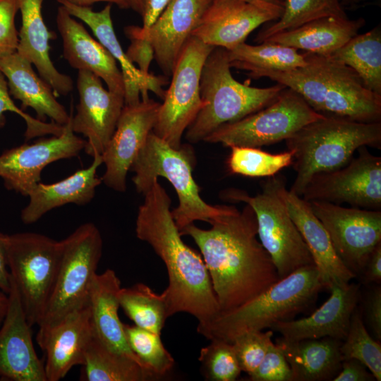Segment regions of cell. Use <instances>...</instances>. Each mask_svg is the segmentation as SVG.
Here are the masks:
<instances>
[{"label": "cell", "instance_id": "cell-1", "mask_svg": "<svg viewBox=\"0 0 381 381\" xmlns=\"http://www.w3.org/2000/svg\"><path fill=\"white\" fill-rule=\"evenodd\" d=\"M203 229L190 224L180 231L198 246L211 279L219 313L258 296L280 279L267 251L257 238L252 207L235 209L210 222Z\"/></svg>", "mask_w": 381, "mask_h": 381}, {"label": "cell", "instance_id": "cell-2", "mask_svg": "<svg viewBox=\"0 0 381 381\" xmlns=\"http://www.w3.org/2000/svg\"><path fill=\"white\" fill-rule=\"evenodd\" d=\"M138 208L135 233L149 243L167 268L169 284L163 291L169 318L187 313L205 325L219 313V307L202 257L182 240L171 214V200L156 179Z\"/></svg>", "mask_w": 381, "mask_h": 381}, {"label": "cell", "instance_id": "cell-3", "mask_svg": "<svg viewBox=\"0 0 381 381\" xmlns=\"http://www.w3.org/2000/svg\"><path fill=\"white\" fill-rule=\"evenodd\" d=\"M303 54L304 66L286 71L256 68L248 75L269 78L294 90L324 116L381 122V95L370 90L353 69L329 56Z\"/></svg>", "mask_w": 381, "mask_h": 381}, {"label": "cell", "instance_id": "cell-4", "mask_svg": "<svg viewBox=\"0 0 381 381\" xmlns=\"http://www.w3.org/2000/svg\"><path fill=\"white\" fill-rule=\"evenodd\" d=\"M324 289L326 286L315 265L301 267L250 301L198 325L197 332L210 341L231 343L243 333L262 331L275 322L293 320L309 309Z\"/></svg>", "mask_w": 381, "mask_h": 381}, {"label": "cell", "instance_id": "cell-5", "mask_svg": "<svg viewBox=\"0 0 381 381\" xmlns=\"http://www.w3.org/2000/svg\"><path fill=\"white\" fill-rule=\"evenodd\" d=\"M286 140L294 152L296 176L289 191L301 196L312 177L346 166L363 146L381 147V122L364 123L325 116L313 121Z\"/></svg>", "mask_w": 381, "mask_h": 381}, {"label": "cell", "instance_id": "cell-6", "mask_svg": "<svg viewBox=\"0 0 381 381\" xmlns=\"http://www.w3.org/2000/svg\"><path fill=\"white\" fill-rule=\"evenodd\" d=\"M286 86L277 83L255 87L235 80L228 50L215 47L207 57L200 75V93L204 104L188 126L190 143L204 139L222 125L255 113L273 102Z\"/></svg>", "mask_w": 381, "mask_h": 381}, {"label": "cell", "instance_id": "cell-7", "mask_svg": "<svg viewBox=\"0 0 381 381\" xmlns=\"http://www.w3.org/2000/svg\"><path fill=\"white\" fill-rule=\"evenodd\" d=\"M190 157L188 148L181 145L174 149L152 131L130 169L135 172L132 181L136 190L143 195L159 176L171 183L179 198V205L171 214L179 231L195 221L210 223L236 209L234 206H212L200 198L192 174Z\"/></svg>", "mask_w": 381, "mask_h": 381}, {"label": "cell", "instance_id": "cell-8", "mask_svg": "<svg viewBox=\"0 0 381 381\" xmlns=\"http://www.w3.org/2000/svg\"><path fill=\"white\" fill-rule=\"evenodd\" d=\"M0 241L26 320L38 325L55 284L63 241L32 232L0 233Z\"/></svg>", "mask_w": 381, "mask_h": 381}, {"label": "cell", "instance_id": "cell-9", "mask_svg": "<svg viewBox=\"0 0 381 381\" xmlns=\"http://www.w3.org/2000/svg\"><path fill=\"white\" fill-rule=\"evenodd\" d=\"M262 188V192L255 196L231 189L225 191L224 197L244 202L252 207L260 241L271 257L281 279L301 267L315 264L284 201V179L270 176Z\"/></svg>", "mask_w": 381, "mask_h": 381}, {"label": "cell", "instance_id": "cell-10", "mask_svg": "<svg viewBox=\"0 0 381 381\" xmlns=\"http://www.w3.org/2000/svg\"><path fill=\"white\" fill-rule=\"evenodd\" d=\"M62 241L58 274L37 336L88 304L90 285L102 256L101 234L92 223L81 224Z\"/></svg>", "mask_w": 381, "mask_h": 381}, {"label": "cell", "instance_id": "cell-11", "mask_svg": "<svg viewBox=\"0 0 381 381\" xmlns=\"http://www.w3.org/2000/svg\"><path fill=\"white\" fill-rule=\"evenodd\" d=\"M294 90L285 87L260 110L222 125L204 141L226 147H260L285 140L304 126L323 118Z\"/></svg>", "mask_w": 381, "mask_h": 381}, {"label": "cell", "instance_id": "cell-12", "mask_svg": "<svg viewBox=\"0 0 381 381\" xmlns=\"http://www.w3.org/2000/svg\"><path fill=\"white\" fill-rule=\"evenodd\" d=\"M214 47L190 36L176 61L152 129L155 135L174 149L181 147L183 134L204 104L200 93V75Z\"/></svg>", "mask_w": 381, "mask_h": 381}, {"label": "cell", "instance_id": "cell-13", "mask_svg": "<svg viewBox=\"0 0 381 381\" xmlns=\"http://www.w3.org/2000/svg\"><path fill=\"white\" fill-rule=\"evenodd\" d=\"M356 158L344 167L314 175L301 198L307 202L322 201L336 205L381 209V157L359 147Z\"/></svg>", "mask_w": 381, "mask_h": 381}, {"label": "cell", "instance_id": "cell-14", "mask_svg": "<svg viewBox=\"0 0 381 381\" xmlns=\"http://www.w3.org/2000/svg\"><path fill=\"white\" fill-rule=\"evenodd\" d=\"M308 202L337 255L351 272L359 275L372 251L381 243V212L322 201Z\"/></svg>", "mask_w": 381, "mask_h": 381}, {"label": "cell", "instance_id": "cell-15", "mask_svg": "<svg viewBox=\"0 0 381 381\" xmlns=\"http://www.w3.org/2000/svg\"><path fill=\"white\" fill-rule=\"evenodd\" d=\"M71 116L59 135L40 139L4 151L0 155V177L8 190L28 196L40 181L44 168L57 160L76 157L87 141L72 129Z\"/></svg>", "mask_w": 381, "mask_h": 381}, {"label": "cell", "instance_id": "cell-16", "mask_svg": "<svg viewBox=\"0 0 381 381\" xmlns=\"http://www.w3.org/2000/svg\"><path fill=\"white\" fill-rule=\"evenodd\" d=\"M159 106L150 98L124 104L115 131L102 154L106 169L101 179L109 188L126 190L127 173L152 131Z\"/></svg>", "mask_w": 381, "mask_h": 381}, {"label": "cell", "instance_id": "cell-17", "mask_svg": "<svg viewBox=\"0 0 381 381\" xmlns=\"http://www.w3.org/2000/svg\"><path fill=\"white\" fill-rule=\"evenodd\" d=\"M77 89L79 102L71 118L72 129L87 138V154L102 155L115 131L124 96L105 89L102 79L87 71H78Z\"/></svg>", "mask_w": 381, "mask_h": 381}, {"label": "cell", "instance_id": "cell-18", "mask_svg": "<svg viewBox=\"0 0 381 381\" xmlns=\"http://www.w3.org/2000/svg\"><path fill=\"white\" fill-rule=\"evenodd\" d=\"M283 7L239 0H212L192 32L202 42L231 50L260 25L277 20Z\"/></svg>", "mask_w": 381, "mask_h": 381}, {"label": "cell", "instance_id": "cell-19", "mask_svg": "<svg viewBox=\"0 0 381 381\" xmlns=\"http://www.w3.org/2000/svg\"><path fill=\"white\" fill-rule=\"evenodd\" d=\"M9 303L0 327V380L47 381L44 363L36 353L17 289L11 280Z\"/></svg>", "mask_w": 381, "mask_h": 381}, {"label": "cell", "instance_id": "cell-20", "mask_svg": "<svg viewBox=\"0 0 381 381\" xmlns=\"http://www.w3.org/2000/svg\"><path fill=\"white\" fill-rule=\"evenodd\" d=\"M212 0H171L150 29L132 25L147 39L154 59L167 77H171L178 57Z\"/></svg>", "mask_w": 381, "mask_h": 381}, {"label": "cell", "instance_id": "cell-21", "mask_svg": "<svg viewBox=\"0 0 381 381\" xmlns=\"http://www.w3.org/2000/svg\"><path fill=\"white\" fill-rule=\"evenodd\" d=\"M328 299L308 317L277 322L270 327L287 341L332 337L344 341L351 315L361 298L360 286L355 283L334 285Z\"/></svg>", "mask_w": 381, "mask_h": 381}, {"label": "cell", "instance_id": "cell-22", "mask_svg": "<svg viewBox=\"0 0 381 381\" xmlns=\"http://www.w3.org/2000/svg\"><path fill=\"white\" fill-rule=\"evenodd\" d=\"M57 1L71 16L88 25L99 42L120 65L125 85V105L135 104L141 99H149V90L164 99L166 90L162 87L167 84V78L152 73L143 74L129 61L126 52L123 51L113 27L111 4H107L100 11H94L90 6H80L64 0Z\"/></svg>", "mask_w": 381, "mask_h": 381}, {"label": "cell", "instance_id": "cell-23", "mask_svg": "<svg viewBox=\"0 0 381 381\" xmlns=\"http://www.w3.org/2000/svg\"><path fill=\"white\" fill-rule=\"evenodd\" d=\"M93 336L89 303L37 336V344L46 354L44 363L47 381H59L73 366L83 365Z\"/></svg>", "mask_w": 381, "mask_h": 381}, {"label": "cell", "instance_id": "cell-24", "mask_svg": "<svg viewBox=\"0 0 381 381\" xmlns=\"http://www.w3.org/2000/svg\"><path fill=\"white\" fill-rule=\"evenodd\" d=\"M56 25L63 41V55L69 65L95 74L109 91L124 96V80L115 59L61 5L57 10Z\"/></svg>", "mask_w": 381, "mask_h": 381}, {"label": "cell", "instance_id": "cell-25", "mask_svg": "<svg viewBox=\"0 0 381 381\" xmlns=\"http://www.w3.org/2000/svg\"><path fill=\"white\" fill-rule=\"evenodd\" d=\"M282 196L288 212L305 241L326 289L348 284L356 277L337 255L328 233L314 214L309 202L286 188L283 190Z\"/></svg>", "mask_w": 381, "mask_h": 381}, {"label": "cell", "instance_id": "cell-26", "mask_svg": "<svg viewBox=\"0 0 381 381\" xmlns=\"http://www.w3.org/2000/svg\"><path fill=\"white\" fill-rule=\"evenodd\" d=\"M44 0H18L22 16L16 52L34 65L40 76L52 88L56 95H67L73 88L71 78L60 73L49 56V40L56 34L44 23L42 6Z\"/></svg>", "mask_w": 381, "mask_h": 381}, {"label": "cell", "instance_id": "cell-27", "mask_svg": "<svg viewBox=\"0 0 381 381\" xmlns=\"http://www.w3.org/2000/svg\"><path fill=\"white\" fill-rule=\"evenodd\" d=\"M32 64L17 52L0 59V71L4 75L9 90L21 102L23 109L32 108L37 119L65 126L71 116L56 98L52 87L33 70Z\"/></svg>", "mask_w": 381, "mask_h": 381}, {"label": "cell", "instance_id": "cell-28", "mask_svg": "<svg viewBox=\"0 0 381 381\" xmlns=\"http://www.w3.org/2000/svg\"><path fill=\"white\" fill-rule=\"evenodd\" d=\"M103 163L102 155L93 157L92 164L58 182L37 183L29 191L28 204L22 210L21 220L30 224L38 221L47 212L62 205L73 203L83 205L94 198L96 188L102 179L96 176Z\"/></svg>", "mask_w": 381, "mask_h": 381}, {"label": "cell", "instance_id": "cell-29", "mask_svg": "<svg viewBox=\"0 0 381 381\" xmlns=\"http://www.w3.org/2000/svg\"><path fill=\"white\" fill-rule=\"evenodd\" d=\"M121 288V281L113 270L108 269L94 277L89 291L94 334L107 348L134 359L145 368L130 349L123 323L119 317V292Z\"/></svg>", "mask_w": 381, "mask_h": 381}, {"label": "cell", "instance_id": "cell-30", "mask_svg": "<svg viewBox=\"0 0 381 381\" xmlns=\"http://www.w3.org/2000/svg\"><path fill=\"white\" fill-rule=\"evenodd\" d=\"M341 341L328 337L299 341L281 337L274 344L291 368L292 381H324L332 380L341 370Z\"/></svg>", "mask_w": 381, "mask_h": 381}, {"label": "cell", "instance_id": "cell-31", "mask_svg": "<svg viewBox=\"0 0 381 381\" xmlns=\"http://www.w3.org/2000/svg\"><path fill=\"white\" fill-rule=\"evenodd\" d=\"M365 23L363 18L351 20L348 17L325 16L294 29L278 32L264 42L330 56L356 35Z\"/></svg>", "mask_w": 381, "mask_h": 381}, {"label": "cell", "instance_id": "cell-32", "mask_svg": "<svg viewBox=\"0 0 381 381\" xmlns=\"http://www.w3.org/2000/svg\"><path fill=\"white\" fill-rule=\"evenodd\" d=\"M80 380L147 381L157 378L134 359L115 352L95 335L85 352Z\"/></svg>", "mask_w": 381, "mask_h": 381}, {"label": "cell", "instance_id": "cell-33", "mask_svg": "<svg viewBox=\"0 0 381 381\" xmlns=\"http://www.w3.org/2000/svg\"><path fill=\"white\" fill-rule=\"evenodd\" d=\"M329 56L353 69L371 91L381 95V27L356 35Z\"/></svg>", "mask_w": 381, "mask_h": 381}, {"label": "cell", "instance_id": "cell-34", "mask_svg": "<svg viewBox=\"0 0 381 381\" xmlns=\"http://www.w3.org/2000/svg\"><path fill=\"white\" fill-rule=\"evenodd\" d=\"M228 56L231 68L248 72L256 68L286 71L306 64L303 53L298 49L272 42L258 45L243 42L228 50Z\"/></svg>", "mask_w": 381, "mask_h": 381}, {"label": "cell", "instance_id": "cell-35", "mask_svg": "<svg viewBox=\"0 0 381 381\" xmlns=\"http://www.w3.org/2000/svg\"><path fill=\"white\" fill-rule=\"evenodd\" d=\"M120 307L135 325L161 335L169 318L165 295L156 294L150 287L138 283L121 288L119 292Z\"/></svg>", "mask_w": 381, "mask_h": 381}, {"label": "cell", "instance_id": "cell-36", "mask_svg": "<svg viewBox=\"0 0 381 381\" xmlns=\"http://www.w3.org/2000/svg\"><path fill=\"white\" fill-rule=\"evenodd\" d=\"M331 16L347 17L341 0H285L280 17L271 25L263 28L254 41L262 43L278 32Z\"/></svg>", "mask_w": 381, "mask_h": 381}, {"label": "cell", "instance_id": "cell-37", "mask_svg": "<svg viewBox=\"0 0 381 381\" xmlns=\"http://www.w3.org/2000/svg\"><path fill=\"white\" fill-rule=\"evenodd\" d=\"M226 164L231 174L270 177L292 164L294 152L271 154L259 147L231 146Z\"/></svg>", "mask_w": 381, "mask_h": 381}, {"label": "cell", "instance_id": "cell-38", "mask_svg": "<svg viewBox=\"0 0 381 381\" xmlns=\"http://www.w3.org/2000/svg\"><path fill=\"white\" fill-rule=\"evenodd\" d=\"M342 361L354 358L363 363L377 381L381 380V345L366 329L362 315L354 310L346 338L341 341Z\"/></svg>", "mask_w": 381, "mask_h": 381}, {"label": "cell", "instance_id": "cell-39", "mask_svg": "<svg viewBox=\"0 0 381 381\" xmlns=\"http://www.w3.org/2000/svg\"><path fill=\"white\" fill-rule=\"evenodd\" d=\"M127 342L143 365L159 377L167 373L174 359L162 344L160 335L136 325L123 324Z\"/></svg>", "mask_w": 381, "mask_h": 381}, {"label": "cell", "instance_id": "cell-40", "mask_svg": "<svg viewBox=\"0 0 381 381\" xmlns=\"http://www.w3.org/2000/svg\"><path fill=\"white\" fill-rule=\"evenodd\" d=\"M198 360L207 380L234 381L241 373L232 344L223 340H210L200 349Z\"/></svg>", "mask_w": 381, "mask_h": 381}, {"label": "cell", "instance_id": "cell-41", "mask_svg": "<svg viewBox=\"0 0 381 381\" xmlns=\"http://www.w3.org/2000/svg\"><path fill=\"white\" fill-rule=\"evenodd\" d=\"M273 332L251 331L237 336L231 342L241 371L251 375L261 363L272 342Z\"/></svg>", "mask_w": 381, "mask_h": 381}, {"label": "cell", "instance_id": "cell-42", "mask_svg": "<svg viewBox=\"0 0 381 381\" xmlns=\"http://www.w3.org/2000/svg\"><path fill=\"white\" fill-rule=\"evenodd\" d=\"M5 111L14 112L25 120L27 126L25 137L27 140L47 134L59 135L62 133L64 128V126H60L52 122L46 123L35 119L18 108L12 100L7 80L4 75L0 71V123L3 121V114Z\"/></svg>", "mask_w": 381, "mask_h": 381}, {"label": "cell", "instance_id": "cell-43", "mask_svg": "<svg viewBox=\"0 0 381 381\" xmlns=\"http://www.w3.org/2000/svg\"><path fill=\"white\" fill-rule=\"evenodd\" d=\"M248 376L251 381H292L291 368L282 351L273 341L261 363Z\"/></svg>", "mask_w": 381, "mask_h": 381}, {"label": "cell", "instance_id": "cell-44", "mask_svg": "<svg viewBox=\"0 0 381 381\" xmlns=\"http://www.w3.org/2000/svg\"><path fill=\"white\" fill-rule=\"evenodd\" d=\"M18 10V0H0V59L17 51L18 32L15 16Z\"/></svg>", "mask_w": 381, "mask_h": 381}, {"label": "cell", "instance_id": "cell-45", "mask_svg": "<svg viewBox=\"0 0 381 381\" xmlns=\"http://www.w3.org/2000/svg\"><path fill=\"white\" fill-rule=\"evenodd\" d=\"M124 32L131 41L126 54L129 61L136 64L143 74L148 75L150 64L154 59V49L150 42L145 37L138 35L132 25L124 28Z\"/></svg>", "mask_w": 381, "mask_h": 381}, {"label": "cell", "instance_id": "cell-46", "mask_svg": "<svg viewBox=\"0 0 381 381\" xmlns=\"http://www.w3.org/2000/svg\"><path fill=\"white\" fill-rule=\"evenodd\" d=\"M377 340H381V288L370 289L365 294L362 316Z\"/></svg>", "mask_w": 381, "mask_h": 381}, {"label": "cell", "instance_id": "cell-47", "mask_svg": "<svg viewBox=\"0 0 381 381\" xmlns=\"http://www.w3.org/2000/svg\"><path fill=\"white\" fill-rule=\"evenodd\" d=\"M333 381H374L375 378L361 361L349 358L343 360L339 373Z\"/></svg>", "mask_w": 381, "mask_h": 381}, {"label": "cell", "instance_id": "cell-48", "mask_svg": "<svg viewBox=\"0 0 381 381\" xmlns=\"http://www.w3.org/2000/svg\"><path fill=\"white\" fill-rule=\"evenodd\" d=\"M365 284H380L381 282V243L370 253L359 274Z\"/></svg>", "mask_w": 381, "mask_h": 381}, {"label": "cell", "instance_id": "cell-49", "mask_svg": "<svg viewBox=\"0 0 381 381\" xmlns=\"http://www.w3.org/2000/svg\"><path fill=\"white\" fill-rule=\"evenodd\" d=\"M171 0H145L143 17V30H147L157 20Z\"/></svg>", "mask_w": 381, "mask_h": 381}, {"label": "cell", "instance_id": "cell-50", "mask_svg": "<svg viewBox=\"0 0 381 381\" xmlns=\"http://www.w3.org/2000/svg\"><path fill=\"white\" fill-rule=\"evenodd\" d=\"M0 289L8 294L11 289L10 273L7 267L6 257L0 241Z\"/></svg>", "mask_w": 381, "mask_h": 381}, {"label": "cell", "instance_id": "cell-51", "mask_svg": "<svg viewBox=\"0 0 381 381\" xmlns=\"http://www.w3.org/2000/svg\"><path fill=\"white\" fill-rule=\"evenodd\" d=\"M71 4L80 6H90L92 4L97 2H108L109 4H116L119 8L129 9L131 8L130 0H64Z\"/></svg>", "mask_w": 381, "mask_h": 381}, {"label": "cell", "instance_id": "cell-52", "mask_svg": "<svg viewBox=\"0 0 381 381\" xmlns=\"http://www.w3.org/2000/svg\"><path fill=\"white\" fill-rule=\"evenodd\" d=\"M9 303L8 294L0 289V327L6 317Z\"/></svg>", "mask_w": 381, "mask_h": 381}, {"label": "cell", "instance_id": "cell-53", "mask_svg": "<svg viewBox=\"0 0 381 381\" xmlns=\"http://www.w3.org/2000/svg\"><path fill=\"white\" fill-rule=\"evenodd\" d=\"M253 4H272L283 7L285 0H239Z\"/></svg>", "mask_w": 381, "mask_h": 381}, {"label": "cell", "instance_id": "cell-54", "mask_svg": "<svg viewBox=\"0 0 381 381\" xmlns=\"http://www.w3.org/2000/svg\"><path fill=\"white\" fill-rule=\"evenodd\" d=\"M145 0H130L131 8L142 16Z\"/></svg>", "mask_w": 381, "mask_h": 381}, {"label": "cell", "instance_id": "cell-55", "mask_svg": "<svg viewBox=\"0 0 381 381\" xmlns=\"http://www.w3.org/2000/svg\"><path fill=\"white\" fill-rule=\"evenodd\" d=\"M365 0H341V4L343 6H351L359 4Z\"/></svg>", "mask_w": 381, "mask_h": 381}]
</instances>
